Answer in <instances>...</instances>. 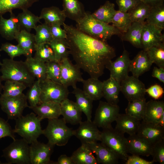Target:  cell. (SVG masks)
Wrapping results in <instances>:
<instances>
[{
  "label": "cell",
  "mask_w": 164,
  "mask_h": 164,
  "mask_svg": "<svg viewBox=\"0 0 164 164\" xmlns=\"http://www.w3.org/2000/svg\"><path fill=\"white\" fill-rule=\"evenodd\" d=\"M40 0H0V16L6 12L11 13L15 9L22 10L28 9Z\"/></svg>",
  "instance_id": "cell-34"
},
{
  "label": "cell",
  "mask_w": 164,
  "mask_h": 164,
  "mask_svg": "<svg viewBox=\"0 0 164 164\" xmlns=\"http://www.w3.org/2000/svg\"><path fill=\"white\" fill-rule=\"evenodd\" d=\"M2 64V62H1L0 60V66Z\"/></svg>",
  "instance_id": "cell-61"
},
{
  "label": "cell",
  "mask_w": 164,
  "mask_h": 164,
  "mask_svg": "<svg viewBox=\"0 0 164 164\" xmlns=\"http://www.w3.org/2000/svg\"><path fill=\"white\" fill-rule=\"evenodd\" d=\"M132 22L128 12L118 10L116 11L111 23L113 26L123 33L126 32Z\"/></svg>",
  "instance_id": "cell-42"
},
{
  "label": "cell",
  "mask_w": 164,
  "mask_h": 164,
  "mask_svg": "<svg viewBox=\"0 0 164 164\" xmlns=\"http://www.w3.org/2000/svg\"><path fill=\"white\" fill-rule=\"evenodd\" d=\"M71 157L73 164H97L96 158L87 144L82 143Z\"/></svg>",
  "instance_id": "cell-31"
},
{
  "label": "cell",
  "mask_w": 164,
  "mask_h": 164,
  "mask_svg": "<svg viewBox=\"0 0 164 164\" xmlns=\"http://www.w3.org/2000/svg\"><path fill=\"white\" fill-rule=\"evenodd\" d=\"M136 134L153 145L164 140V128L157 124L142 121Z\"/></svg>",
  "instance_id": "cell-17"
},
{
  "label": "cell",
  "mask_w": 164,
  "mask_h": 164,
  "mask_svg": "<svg viewBox=\"0 0 164 164\" xmlns=\"http://www.w3.org/2000/svg\"><path fill=\"white\" fill-rule=\"evenodd\" d=\"M51 34L53 39H66L67 32L61 26L58 25H53L50 26Z\"/></svg>",
  "instance_id": "cell-54"
},
{
  "label": "cell",
  "mask_w": 164,
  "mask_h": 164,
  "mask_svg": "<svg viewBox=\"0 0 164 164\" xmlns=\"http://www.w3.org/2000/svg\"><path fill=\"white\" fill-rule=\"evenodd\" d=\"M2 51L5 52L10 59H13L16 57L22 55H26L25 52L19 45L7 42L2 44L0 48V52Z\"/></svg>",
  "instance_id": "cell-49"
},
{
  "label": "cell",
  "mask_w": 164,
  "mask_h": 164,
  "mask_svg": "<svg viewBox=\"0 0 164 164\" xmlns=\"http://www.w3.org/2000/svg\"><path fill=\"white\" fill-rule=\"evenodd\" d=\"M27 86L24 83L15 80H5L3 85V91L2 95L5 96L14 97L19 95L26 88Z\"/></svg>",
  "instance_id": "cell-43"
},
{
  "label": "cell",
  "mask_w": 164,
  "mask_h": 164,
  "mask_svg": "<svg viewBox=\"0 0 164 164\" xmlns=\"http://www.w3.org/2000/svg\"><path fill=\"white\" fill-rule=\"evenodd\" d=\"M128 102L125 113L140 121L143 120L146 109V99Z\"/></svg>",
  "instance_id": "cell-40"
},
{
  "label": "cell",
  "mask_w": 164,
  "mask_h": 164,
  "mask_svg": "<svg viewBox=\"0 0 164 164\" xmlns=\"http://www.w3.org/2000/svg\"><path fill=\"white\" fill-rule=\"evenodd\" d=\"M19 45L24 51L26 57L32 56L35 51V35L25 29H21L15 39Z\"/></svg>",
  "instance_id": "cell-33"
},
{
  "label": "cell",
  "mask_w": 164,
  "mask_h": 164,
  "mask_svg": "<svg viewBox=\"0 0 164 164\" xmlns=\"http://www.w3.org/2000/svg\"><path fill=\"white\" fill-rule=\"evenodd\" d=\"M36 53L33 57L45 63L55 60L53 50L49 44H36Z\"/></svg>",
  "instance_id": "cell-45"
},
{
  "label": "cell",
  "mask_w": 164,
  "mask_h": 164,
  "mask_svg": "<svg viewBox=\"0 0 164 164\" xmlns=\"http://www.w3.org/2000/svg\"><path fill=\"white\" fill-rule=\"evenodd\" d=\"M21 29L30 32L32 29H35L37 24L41 19L39 16L36 15L28 9L22 10L17 16Z\"/></svg>",
  "instance_id": "cell-37"
},
{
  "label": "cell",
  "mask_w": 164,
  "mask_h": 164,
  "mask_svg": "<svg viewBox=\"0 0 164 164\" xmlns=\"http://www.w3.org/2000/svg\"><path fill=\"white\" fill-rule=\"evenodd\" d=\"M152 76L156 78L160 82L164 83V68L154 67L152 71Z\"/></svg>",
  "instance_id": "cell-56"
},
{
  "label": "cell",
  "mask_w": 164,
  "mask_h": 164,
  "mask_svg": "<svg viewBox=\"0 0 164 164\" xmlns=\"http://www.w3.org/2000/svg\"><path fill=\"white\" fill-rule=\"evenodd\" d=\"M55 164H73L70 157L66 155H60L58 158L56 162H54Z\"/></svg>",
  "instance_id": "cell-57"
},
{
  "label": "cell",
  "mask_w": 164,
  "mask_h": 164,
  "mask_svg": "<svg viewBox=\"0 0 164 164\" xmlns=\"http://www.w3.org/2000/svg\"><path fill=\"white\" fill-rule=\"evenodd\" d=\"M145 21L164 29V4L151 7Z\"/></svg>",
  "instance_id": "cell-39"
},
{
  "label": "cell",
  "mask_w": 164,
  "mask_h": 164,
  "mask_svg": "<svg viewBox=\"0 0 164 164\" xmlns=\"http://www.w3.org/2000/svg\"><path fill=\"white\" fill-rule=\"evenodd\" d=\"M63 119H48L46 128L43 130V134L47 139L48 143L55 146L66 145L74 135V130L69 128Z\"/></svg>",
  "instance_id": "cell-5"
},
{
  "label": "cell",
  "mask_w": 164,
  "mask_h": 164,
  "mask_svg": "<svg viewBox=\"0 0 164 164\" xmlns=\"http://www.w3.org/2000/svg\"><path fill=\"white\" fill-rule=\"evenodd\" d=\"M101 133V143L125 161L129 155L126 146V138L123 134L112 127L103 129Z\"/></svg>",
  "instance_id": "cell-6"
},
{
  "label": "cell",
  "mask_w": 164,
  "mask_h": 164,
  "mask_svg": "<svg viewBox=\"0 0 164 164\" xmlns=\"http://www.w3.org/2000/svg\"><path fill=\"white\" fill-rule=\"evenodd\" d=\"M13 129L9 124L4 119L0 117V139L9 137L13 140L15 139Z\"/></svg>",
  "instance_id": "cell-51"
},
{
  "label": "cell",
  "mask_w": 164,
  "mask_h": 164,
  "mask_svg": "<svg viewBox=\"0 0 164 164\" xmlns=\"http://www.w3.org/2000/svg\"><path fill=\"white\" fill-rule=\"evenodd\" d=\"M3 81L1 77V76H0V94L1 93L2 90L3 89V85L2 84V81Z\"/></svg>",
  "instance_id": "cell-60"
},
{
  "label": "cell",
  "mask_w": 164,
  "mask_h": 164,
  "mask_svg": "<svg viewBox=\"0 0 164 164\" xmlns=\"http://www.w3.org/2000/svg\"><path fill=\"white\" fill-rule=\"evenodd\" d=\"M163 30L145 22L142 35L143 50L146 51L152 47L164 44V36L162 33Z\"/></svg>",
  "instance_id": "cell-15"
},
{
  "label": "cell",
  "mask_w": 164,
  "mask_h": 164,
  "mask_svg": "<svg viewBox=\"0 0 164 164\" xmlns=\"http://www.w3.org/2000/svg\"><path fill=\"white\" fill-rule=\"evenodd\" d=\"M87 144L92 152L96 155L97 164H116L118 163L119 159L117 155L101 143L97 142Z\"/></svg>",
  "instance_id": "cell-19"
},
{
  "label": "cell",
  "mask_w": 164,
  "mask_h": 164,
  "mask_svg": "<svg viewBox=\"0 0 164 164\" xmlns=\"http://www.w3.org/2000/svg\"><path fill=\"white\" fill-rule=\"evenodd\" d=\"M10 13L9 19L0 16V34L5 39L12 40L15 39L16 36L21 30L17 16L12 12Z\"/></svg>",
  "instance_id": "cell-21"
},
{
  "label": "cell",
  "mask_w": 164,
  "mask_h": 164,
  "mask_svg": "<svg viewBox=\"0 0 164 164\" xmlns=\"http://www.w3.org/2000/svg\"><path fill=\"white\" fill-rule=\"evenodd\" d=\"M146 92L151 97L157 100L162 96L164 91L163 88L160 85L156 84L146 89Z\"/></svg>",
  "instance_id": "cell-53"
},
{
  "label": "cell",
  "mask_w": 164,
  "mask_h": 164,
  "mask_svg": "<svg viewBox=\"0 0 164 164\" xmlns=\"http://www.w3.org/2000/svg\"><path fill=\"white\" fill-rule=\"evenodd\" d=\"M153 63L149 58L146 51L144 50L139 51L132 60H131L129 72L132 76L138 77L148 71L151 68Z\"/></svg>",
  "instance_id": "cell-23"
},
{
  "label": "cell",
  "mask_w": 164,
  "mask_h": 164,
  "mask_svg": "<svg viewBox=\"0 0 164 164\" xmlns=\"http://www.w3.org/2000/svg\"><path fill=\"white\" fill-rule=\"evenodd\" d=\"M40 84L39 80L35 81L27 91L26 96L29 107H35L41 103L40 97L41 90Z\"/></svg>",
  "instance_id": "cell-47"
},
{
  "label": "cell",
  "mask_w": 164,
  "mask_h": 164,
  "mask_svg": "<svg viewBox=\"0 0 164 164\" xmlns=\"http://www.w3.org/2000/svg\"><path fill=\"white\" fill-rule=\"evenodd\" d=\"M60 63L61 83L66 87L71 86L75 88L77 83L82 82L84 80L80 69L76 64H73L68 57L63 59Z\"/></svg>",
  "instance_id": "cell-12"
},
{
  "label": "cell",
  "mask_w": 164,
  "mask_h": 164,
  "mask_svg": "<svg viewBox=\"0 0 164 164\" xmlns=\"http://www.w3.org/2000/svg\"><path fill=\"white\" fill-rule=\"evenodd\" d=\"M72 93L76 98L75 102L78 107L86 115L87 120L91 121L93 101L81 89L77 87Z\"/></svg>",
  "instance_id": "cell-30"
},
{
  "label": "cell",
  "mask_w": 164,
  "mask_h": 164,
  "mask_svg": "<svg viewBox=\"0 0 164 164\" xmlns=\"http://www.w3.org/2000/svg\"><path fill=\"white\" fill-rule=\"evenodd\" d=\"M78 128L74 130V135L82 143L89 144L100 141L101 132L92 121H81Z\"/></svg>",
  "instance_id": "cell-16"
},
{
  "label": "cell",
  "mask_w": 164,
  "mask_h": 164,
  "mask_svg": "<svg viewBox=\"0 0 164 164\" xmlns=\"http://www.w3.org/2000/svg\"><path fill=\"white\" fill-rule=\"evenodd\" d=\"M76 28L96 39L106 41L114 35L122 36L123 33L112 25L94 18L90 12H86L84 17L76 22Z\"/></svg>",
  "instance_id": "cell-2"
},
{
  "label": "cell",
  "mask_w": 164,
  "mask_h": 164,
  "mask_svg": "<svg viewBox=\"0 0 164 164\" xmlns=\"http://www.w3.org/2000/svg\"><path fill=\"white\" fill-rule=\"evenodd\" d=\"M29 145V157L32 164H53L50 160L54 146L49 143L45 144L34 142Z\"/></svg>",
  "instance_id": "cell-14"
},
{
  "label": "cell",
  "mask_w": 164,
  "mask_h": 164,
  "mask_svg": "<svg viewBox=\"0 0 164 164\" xmlns=\"http://www.w3.org/2000/svg\"><path fill=\"white\" fill-rule=\"evenodd\" d=\"M130 61L128 53L125 50L114 61L111 60L106 65L110 72V77L121 83L128 76Z\"/></svg>",
  "instance_id": "cell-13"
},
{
  "label": "cell",
  "mask_w": 164,
  "mask_h": 164,
  "mask_svg": "<svg viewBox=\"0 0 164 164\" xmlns=\"http://www.w3.org/2000/svg\"><path fill=\"white\" fill-rule=\"evenodd\" d=\"M0 105L2 111L7 114L8 118L15 120L22 116L24 109L29 106L26 96L23 93L14 97L1 94Z\"/></svg>",
  "instance_id": "cell-9"
},
{
  "label": "cell",
  "mask_w": 164,
  "mask_h": 164,
  "mask_svg": "<svg viewBox=\"0 0 164 164\" xmlns=\"http://www.w3.org/2000/svg\"><path fill=\"white\" fill-rule=\"evenodd\" d=\"M121 91L120 83L110 77L103 82L102 94L108 103L117 105L119 102V94Z\"/></svg>",
  "instance_id": "cell-25"
},
{
  "label": "cell",
  "mask_w": 164,
  "mask_h": 164,
  "mask_svg": "<svg viewBox=\"0 0 164 164\" xmlns=\"http://www.w3.org/2000/svg\"><path fill=\"white\" fill-rule=\"evenodd\" d=\"M2 80H12L24 83L30 87L35 81V77L27 68L25 62L13 59L3 60L0 69Z\"/></svg>",
  "instance_id": "cell-3"
},
{
  "label": "cell",
  "mask_w": 164,
  "mask_h": 164,
  "mask_svg": "<svg viewBox=\"0 0 164 164\" xmlns=\"http://www.w3.org/2000/svg\"><path fill=\"white\" fill-rule=\"evenodd\" d=\"M126 161L125 164H152L154 162L153 161H148L139 155H129Z\"/></svg>",
  "instance_id": "cell-55"
},
{
  "label": "cell",
  "mask_w": 164,
  "mask_h": 164,
  "mask_svg": "<svg viewBox=\"0 0 164 164\" xmlns=\"http://www.w3.org/2000/svg\"><path fill=\"white\" fill-rule=\"evenodd\" d=\"M121 91L128 101L145 98L146 88L138 78L128 76L120 83Z\"/></svg>",
  "instance_id": "cell-11"
},
{
  "label": "cell",
  "mask_w": 164,
  "mask_h": 164,
  "mask_svg": "<svg viewBox=\"0 0 164 164\" xmlns=\"http://www.w3.org/2000/svg\"><path fill=\"white\" fill-rule=\"evenodd\" d=\"M150 60L159 67L164 68V43L146 51Z\"/></svg>",
  "instance_id": "cell-46"
},
{
  "label": "cell",
  "mask_w": 164,
  "mask_h": 164,
  "mask_svg": "<svg viewBox=\"0 0 164 164\" xmlns=\"http://www.w3.org/2000/svg\"><path fill=\"white\" fill-rule=\"evenodd\" d=\"M164 112V102L163 101L150 100L146 102V107L143 121L158 124Z\"/></svg>",
  "instance_id": "cell-29"
},
{
  "label": "cell",
  "mask_w": 164,
  "mask_h": 164,
  "mask_svg": "<svg viewBox=\"0 0 164 164\" xmlns=\"http://www.w3.org/2000/svg\"><path fill=\"white\" fill-rule=\"evenodd\" d=\"M49 44L53 50L55 61L60 63L64 59L68 57L70 53L66 39H54Z\"/></svg>",
  "instance_id": "cell-38"
},
{
  "label": "cell",
  "mask_w": 164,
  "mask_h": 164,
  "mask_svg": "<svg viewBox=\"0 0 164 164\" xmlns=\"http://www.w3.org/2000/svg\"><path fill=\"white\" fill-rule=\"evenodd\" d=\"M151 7L164 4V0H141Z\"/></svg>",
  "instance_id": "cell-58"
},
{
  "label": "cell",
  "mask_w": 164,
  "mask_h": 164,
  "mask_svg": "<svg viewBox=\"0 0 164 164\" xmlns=\"http://www.w3.org/2000/svg\"><path fill=\"white\" fill-rule=\"evenodd\" d=\"M39 17L50 26L55 24L63 26L67 18L63 10L55 6L43 8Z\"/></svg>",
  "instance_id": "cell-26"
},
{
  "label": "cell",
  "mask_w": 164,
  "mask_h": 164,
  "mask_svg": "<svg viewBox=\"0 0 164 164\" xmlns=\"http://www.w3.org/2000/svg\"><path fill=\"white\" fill-rule=\"evenodd\" d=\"M42 120L58 118L61 115L60 104L52 102H41L34 107L28 106Z\"/></svg>",
  "instance_id": "cell-22"
},
{
  "label": "cell",
  "mask_w": 164,
  "mask_h": 164,
  "mask_svg": "<svg viewBox=\"0 0 164 164\" xmlns=\"http://www.w3.org/2000/svg\"><path fill=\"white\" fill-rule=\"evenodd\" d=\"M158 124L164 128V112L162 113Z\"/></svg>",
  "instance_id": "cell-59"
},
{
  "label": "cell",
  "mask_w": 164,
  "mask_h": 164,
  "mask_svg": "<svg viewBox=\"0 0 164 164\" xmlns=\"http://www.w3.org/2000/svg\"><path fill=\"white\" fill-rule=\"evenodd\" d=\"M115 128L121 132L129 135L136 134L140 122L135 118L126 114H119L115 120Z\"/></svg>",
  "instance_id": "cell-24"
},
{
  "label": "cell",
  "mask_w": 164,
  "mask_h": 164,
  "mask_svg": "<svg viewBox=\"0 0 164 164\" xmlns=\"http://www.w3.org/2000/svg\"><path fill=\"white\" fill-rule=\"evenodd\" d=\"M36 34L35 39L36 44H49L53 39L50 30V26L45 23L37 26L34 29Z\"/></svg>",
  "instance_id": "cell-44"
},
{
  "label": "cell",
  "mask_w": 164,
  "mask_h": 164,
  "mask_svg": "<svg viewBox=\"0 0 164 164\" xmlns=\"http://www.w3.org/2000/svg\"><path fill=\"white\" fill-rule=\"evenodd\" d=\"M41 92L40 97L41 103L52 102L60 104L68 98L69 94L68 87L60 83L46 78L40 82Z\"/></svg>",
  "instance_id": "cell-8"
},
{
  "label": "cell",
  "mask_w": 164,
  "mask_h": 164,
  "mask_svg": "<svg viewBox=\"0 0 164 164\" xmlns=\"http://www.w3.org/2000/svg\"><path fill=\"white\" fill-rule=\"evenodd\" d=\"M151 156L154 162L164 164V140L158 142L153 145Z\"/></svg>",
  "instance_id": "cell-50"
},
{
  "label": "cell",
  "mask_w": 164,
  "mask_h": 164,
  "mask_svg": "<svg viewBox=\"0 0 164 164\" xmlns=\"http://www.w3.org/2000/svg\"><path fill=\"white\" fill-rule=\"evenodd\" d=\"M42 120L34 113L31 112L25 116L22 115L15 120L14 132L17 133L29 144L37 140L43 134L41 125Z\"/></svg>",
  "instance_id": "cell-4"
},
{
  "label": "cell",
  "mask_w": 164,
  "mask_h": 164,
  "mask_svg": "<svg viewBox=\"0 0 164 164\" xmlns=\"http://www.w3.org/2000/svg\"><path fill=\"white\" fill-rule=\"evenodd\" d=\"M145 22H132L121 36L122 39L129 42L136 48L142 49V35Z\"/></svg>",
  "instance_id": "cell-27"
},
{
  "label": "cell",
  "mask_w": 164,
  "mask_h": 164,
  "mask_svg": "<svg viewBox=\"0 0 164 164\" xmlns=\"http://www.w3.org/2000/svg\"><path fill=\"white\" fill-rule=\"evenodd\" d=\"M83 91L93 101L100 100L103 97V82L98 78L90 77L84 79Z\"/></svg>",
  "instance_id": "cell-32"
},
{
  "label": "cell",
  "mask_w": 164,
  "mask_h": 164,
  "mask_svg": "<svg viewBox=\"0 0 164 164\" xmlns=\"http://www.w3.org/2000/svg\"><path fill=\"white\" fill-rule=\"evenodd\" d=\"M63 26L70 53L76 64L91 77L98 78L106 64L116 56L114 48L106 41L91 36L72 25Z\"/></svg>",
  "instance_id": "cell-1"
},
{
  "label": "cell",
  "mask_w": 164,
  "mask_h": 164,
  "mask_svg": "<svg viewBox=\"0 0 164 164\" xmlns=\"http://www.w3.org/2000/svg\"><path fill=\"white\" fill-rule=\"evenodd\" d=\"M29 70L37 80L40 82L46 77V67L45 63L32 57H26L24 61Z\"/></svg>",
  "instance_id": "cell-35"
},
{
  "label": "cell",
  "mask_w": 164,
  "mask_h": 164,
  "mask_svg": "<svg viewBox=\"0 0 164 164\" xmlns=\"http://www.w3.org/2000/svg\"><path fill=\"white\" fill-rule=\"evenodd\" d=\"M63 11L66 17L77 22L84 16L85 11L82 4L78 0H62Z\"/></svg>",
  "instance_id": "cell-28"
},
{
  "label": "cell",
  "mask_w": 164,
  "mask_h": 164,
  "mask_svg": "<svg viewBox=\"0 0 164 164\" xmlns=\"http://www.w3.org/2000/svg\"><path fill=\"white\" fill-rule=\"evenodd\" d=\"M141 0H116L118 10L123 12H128L136 5Z\"/></svg>",
  "instance_id": "cell-52"
},
{
  "label": "cell",
  "mask_w": 164,
  "mask_h": 164,
  "mask_svg": "<svg viewBox=\"0 0 164 164\" xmlns=\"http://www.w3.org/2000/svg\"><path fill=\"white\" fill-rule=\"evenodd\" d=\"M126 141L128 153L139 156L151 155L153 145L137 134L129 135Z\"/></svg>",
  "instance_id": "cell-18"
},
{
  "label": "cell",
  "mask_w": 164,
  "mask_h": 164,
  "mask_svg": "<svg viewBox=\"0 0 164 164\" xmlns=\"http://www.w3.org/2000/svg\"><path fill=\"white\" fill-rule=\"evenodd\" d=\"M151 8L141 1L128 12L129 14L132 22H144Z\"/></svg>",
  "instance_id": "cell-41"
},
{
  "label": "cell",
  "mask_w": 164,
  "mask_h": 164,
  "mask_svg": "<svg viewBox=\"0 0 164 164\" xmlns=\"http://www.w3.org/2000/svg\"><path fill=\"white\" fill-rule=\"evenodd\" d=\"M46 77L53 81L60 83L61 64L55 60L45 63Z\"/></svg>",
  "instance_id": "cell-48"
},
{
  "label": "cell",
  "mask_w": 164,
  "mask_h": 164,
  "mask_svg": "<svg viewBox=\"0 0 164 164\" xmlns=\"http://www.w3.org/2000/svg\"><path fill=\"white\" fill-rule=\"evenodd\" d=\"M23 138L15 139L3 150L8 164H29V145Z\"/></svg>",
  "instance_id": "cell-7"
},
{
  "label": "cell",
  "mask_w": 164,
  "mask_h": 164,
  "mask_svg": "<svg viewBox=\"0 0 164 164\" xmlns=\"http://www.w3.org/2000/svg\"><path fill=\"white\" fill-rule=\"evenodd\" d=\"M119 110L118 104L100 101L93 122L98 128L103 129L110 128L112 127V123L115 121L119 114Z\"/></svg>",
  "instance_id": "cell-10"
},
{
  "label": "cell",
  "mask_w": 164,
  "mask_h": 164,
  "mask_svg": "<svg viewBox=\"0 0 164 164\" xmlns=\"http://www.w3.org/2000/svg\"><path fill=\"white\" fill-rule=\"evenodd\" d=\"M61 114L66 123L75 125L82 121L80 110L75 102L67 98L60 103Z\"/></svg>",
  "instance_id": "cell-20"
},
{
  "label": "cell",
  "mask_w": 164,
  "mask_h": 164,
  "mask_svg": "<svg viewBox=\"0 0 164 164\" xmlns=\"http://www.w3.org/2000/svg\"><path fill=\"white\" fill-rule=\"evenodd\" d=\"M116 11L114 4L107 1L103 5L91 14L96 19L109 24L111 23Z\"/></svg>",
  "instance_id": "cell-36"
}]
</instances>
